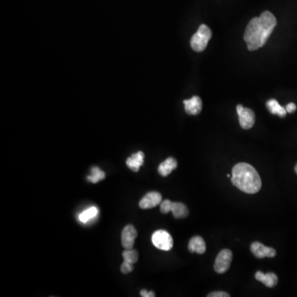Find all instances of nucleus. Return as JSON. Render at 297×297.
<instances>
[{"mask_svg":"<svg viewBox=\"0 0 297 297\" xmlns=\"http://www.w3.org/2000/svg\"><path fill=\"white\" fill-rule=\"evenodd\" d=\"M276 26L275 16L269 11L263 12L260 17L253 18L244 32V39L248 50L254 51L263 47Z\"/></svg>","mask_w":297,"mask_h":297,"instance_id":"f257e3e1","label":"nucleus"},{"mask_svg":"<svg viewBox=\"0 0 297 297\" xmlns=\"http://www.w3.org/2000/svg\"><path fill=\"white\" fill-rule=\"evenodd\" d=\"M232 184L245 194H257L262 188L259 173L252 165L239 163L232 170Z\"/></svg>","mask_w":297,"mask_h":297,"instance_id":"f03ea898","label":"nucleus"},{"mask_svg":"<svg viewBox=\"0 0 297 297\" xmlns=\"http://www.w3.org/2000/svg\"><path fill=\"white\" fill-rule=\"evenodd\" d=\"M212 33L210 28L205 24L200 25L198 28V32L194 34L191 39L192 48L196 52H201L205 51L207 46L208 42L211 38Z\"/></svg>","mask_w":297,"mask_h":297,"instance_id":"7ed1b4c3","label":"nucleus"},{"mask_svg":"<svg viewBox=\"0 0 297 297\" xmlns=\"http://www.w3.org/2000/svg\"><path fill=\"white\" fill-rule=\"evenodd\" d=\"M151 240L155 247L164 251L171 250L174 245L173 238L166 230H159L155 231L153 234Z\"/></svg>","mask_w":297,"mask_h":297,"instance_id":"20e7f679","label":"nucleus"},{"mask_svg":"<svg viewBox=\"0 0 297 297\" xmlns=\"http://www.w3.org/2000/svg\"><path fill=\"white\" fill-rule=\"evenodd\" d=\"M232 258H233V254L230 249L221 250L216 257L215 264H214V270L215 271V273L219 274L226 273L231 264Z\"/></svg>","mask_w":297,"mask_h":297,"instance_id":"39448f33","label":"nucleus"},{"mask_svg":"<svg viewBox=\"0 0 297 297\" xmlns=\"http://www.w3.org/2000/svg\"><path fill=\"white\" fill-rule=\"evenodd\" d=\"M237 113L239 116V124L242 128L249 130L254 126L255 123V115L251 109L244 107L242 105H238L236 107Z\"/></svg>","mask_w":297,"mask_h":297,"instance_id":"423d86ee","label":"nucleus"},{"mask_svg":"<svg viewBox=\"0 0 297 297\" xmlns=\"http://www.w3.org/2000/svg\"><path fill=\"white\" fill-rule=\"evenodd\" d=\"M137 237V230L132 225H127L121 232V245L125 249H132Z\"/></svg>","mask_w":297,"mask_h":297,"instance_id":"0eeeda50","label":"nucleus"},{"mask_svg":"<svg viewBox=\"0 0 297 297\" xmlns=\"http://www.w3.org/2000/svg\"><path fill=\"white\" fill-rule=\"evenodd\" d=\"M161 202H162L161 194L157 192H150L140 200L139 205L141 209L146 210V209L155 207L161 204Z\"/></svg>","mask_w":297,"mask_h":297,"instance_id":"6e6552de","label":"nucleus"},{"mask_svg":"<svg viewBox=\"0 0 297 297\" xmlns=\"http://www.w3.org/2000/svg\"><path fill=\"white\" fill-rule=\"evenodd\" d=\"M250 249L254 256L258 259H264L266 257L273 258L277 254L275 249L271 247L264 246V244L259 242H254L250 246Z\"/></svg>","mask_w":297,"mask_h":297,"instance_id":"1a4fd4ad","label":"nucleus"},{"mask_svg":"<svg viewBox=\"0 0 297 297\" xmlns=\"http://www.w3.org/2000/svg\"><path fill=\"white\" fill-rule=\"evenodd\" d=\"M185 111L189 115H198L202 109V101L198 96H194L189 100H184Z\"/></svg>","mask_w":297,"mask_h":297,"instance_id":"9d476101","label":"nucleus"},{"mask_svg":"<svg viewBox=\"0 0 297 297\" xmlns=\"http://www.w3.org/2000/svg\"><path fill=\"white\" fill-rule=\"evenodd\" d=\"M255 278L259 282L264 283V285L268 288H274L278 284V276L276 275L275 273H264L259 271L255 273Z\"/></svg>","mask_w":297,"mask_h":297,"instance_id":"9b49d317","label":"nucleus"},{"mask_svg":"<svg viewBox=\"0 0 297 297\" xmlns=\"http://www.w3.org/2000/svg\"><path fill=\"white\" fill-rule=\"evenodd\" d=\"M144 153L142 151H138L126 160V165L133 172H138L140 170V167L144 165Z\"/></svg>","mask_w":297,"mask_h":297,"instance_id":"f8f14e48","label":"nucleus"},{"mask_svg":"<svg viewBox=\"0 0 297 297\" xmlns=\"http://www.w3.org/2000/svg\"><path fill=\"white\" fill-rule=\"evenodd\" d=\"M177 166H178L177 160L174 158L169 157L160 164L158 168V172L161 176L167 177L171 174L173 170L176 169Z\"/></svg>","mask_w":297,"mask_h":297,"instance_id":"ddd939ff","label":"nucleus"},{"mask_svg":"<svg viewBox=\"0 0 297 297\" xmlns=\"http://www.w3.org/2000/svg\"><path fill=\"white\" fill-rule=\"evenodd\" d=\"M205 243L200 236H194L189 241V249L191 253L203 254L205 252Z\"/></svg>","mask_w":297,"mask_h":297,"instance_id":"4468645a","label":"nucleus"},{"mask_svg":"<svg viewBox=\"0 0 297 297\" xmlns=\"http://www.w3.org/2000/svg\"><path fill=\"white\" fill-rule=\"evenodd\" d=\"M267 108L273 115H278L280 117H285L287 115V110L285 107L281 106L278 101L275 99H270L267 101Z\"/></svg>","mask_w":297,"mask_h":297,"instance_id":"2eb2a0df","label":"nucleus"},{"mask_svg":"<svg viewBox=\"0 0 297 297\" xmlns=\"http://www.w3.org/2000/svg\"><path fill=\"white\" fill-rule=\"evenodd\" d=\"M171 211L174 217L177 219L186 218L189 214V210L186 205L182 202H173L172 204Z\"/></svg>","mask_w":297,"mask_h":297,"instance_id":"dca6fc26","label":"nucleus"},{"mask_svg":"<svg viewBox=\"0 0 297 297\" xmlns=\"http://www.w3.org/2000/svg\"><path fill=\"white\" fill-rule=\"evenodd\" d=\"M98 215H99V209L96 206H92V207L88 208L86 210H84L79 215V219L82 223H88L93 219H95Z\"/></svg>","mask_w":297,"mask_h":297,"instance_id":"f3484780","label":"nucleus"},{"mask_svg":"<svg viewBox=\"0 0 297 297\" xmlns=\"http://www.w3.org/2000/svg\"><path fill=\"white\" fill-rule=\"evenodd\" d=\"M106 177V174L103 171H101L99 167H94L91 169V175L88 177L87 179L93 184H97L99 181L103 180Z\"/></svg>","mask_w":297,"mask_h":297,"instance_id":"a211bd4d","label":"nucleus"},{"mask_svg":"<svg viewBox=\"0 0 297 297\" xmlns=\"http://www.w3.org/2000/svg\"><path fill=\"white\" fill-rule=\"evenodd\" d=\"M122 256H123L124 261L128 262L130 264H136L139 259V254H138L136 250H134L132 249H126L125 251L122 253Z\"/></svg>","mask_w":297,"mask_h":297,"instance_id":"6ab92c4d","label":"nucleus"},{"mask_svg":"<svg viewBox=\"0 0 297 297\" xmlns=\"http://www.w3.org/2000/svg\"><path fill=\"white\" fill-rule=\"evenodd\" d=\"M172 204H173V202L171 200H163L161 204H160V211H161V213L168 214L169 211H171Z\"/></svg>","mask_w":297,"mask_h":297,"instance_id":"aec40b11","label":"nucleus"},{"mask_svg":"<svg viewBox=\"0 0 297 297\" xmlns=\"http://www.w3.org/2000/svg\"><path fill=\"white\" fill-rule=\"evenodd\" d=\"M134 270V267L132 264H130L128 262L124 261L123 264L121 265V272L124 274H128Z\"/></svg>","mask_w":297,"mask_h":297,"instance_id":"412c9836","label":"nucleus"},{"mask_svg":"<svg viewBox=\"0 0 297 297\" xmlns=\"http://www.w3.org/2000/svg\"><path fill=\"white\" fill-rule=\"evenodd\" d=\"M208 297H230V294L224 292H215L208 294Z\"/></svg>","mask_w":297,"mask_h":297,"instance_id":"4be33fe9","label":"nucleus"},{"mask_svg":"<svg viewBox=\"0 0 297 297\" xmlns=\"http://www.w3.org/2000/svg\"><path fill=\"white\" fill-rule=\"evenodd\" d=\"M288 113H293L297 110V105L294 102H290L285 107Z\"/></svg>","mask_w":297,"mask_h":297,"instance_id":"5701e85b","label":"nucleus"},{"mask_svg":"<svg viewBox=\"0 0 297 297\" xmlns=\"http://www.w3.org/2000/svg\"><path fill=\"white\" fill-rule=\"evenodd\" d=\"M140 296L143 297H155V293L153 292H148L146 290L140 291Z\"/></svg>","mask_w":297,"mask_h":297,"instance_id":"b1692460","label":"nucleus"},{"mask_svg":"<svg viewBox=\"0 0 297 297\" xmlns=\"http://www.w3.org/2000/svg\"><path fill=\"white\" fill-rule=\"evenodd\" d=\"M295 170H296V173H297V166H296Z\"/></svg>","mask_w":297,"mask_h":297,"instance_id":"393cba45","label":"nucleus"}]
</instances>
